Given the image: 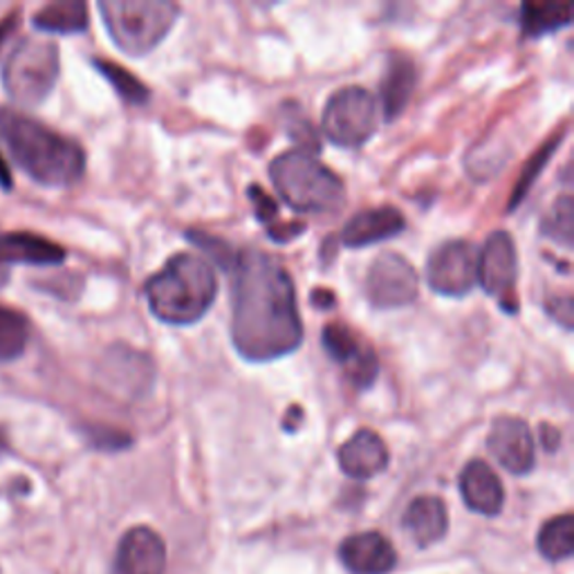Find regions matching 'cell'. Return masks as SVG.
Returning <instances> with one entry per match:
<instances>
[{"label":"cell","instance_id":"d6986e66","mask_svg":"<svg viewBox=\"0 0 574 574\" xmlns=\"http://www.w3.org/2000/svg\"><path fill=\"white\" fill-rule=\"evenodd\" d=\"M66 261V250L50 238L30 231L0 233V265L27 263V265H59Z\"/></svg>","mask_w":574,"mask_h":574},{"label":"cell","instance_id":"4fadbf2b","mask_svg":"<svg viewBox=\"0 0 574 574\" xmlns=\"http://www.w3.org/2000/svg\"><path fill=\"white\" fill-rule=\"evenodd\" d=\"M164 570L167 548L158 532L137 525L122 537L111 574H164Z\"/></svg>","mask_w":574,"mask_h":574},{"label":"cell","instance_id":"277c9868","mask_svg":"<svg viewBox=\"0 0 574 574\" xmlns=\"http://www.w3.org/2000/svg\"><path fill=\"white\" fill-rule=\"evenodd\" d=\"M278 196L299 214H330L344 205L346 188L340 175L321 164L312 151L295 149L269 164Z\"/></svg>","mask_w":574,"mask_h":574},{"label":"cell","instance_id":"cb8c5ba5","mask_svg":"<svg viewBox=\"0 0 574 574\" xmlns=\"http://www.w3.org/2000/svg\"><path fill=\"white\" fill-rule=\"evenodd\" d=\"M27 319L12 308L0 306V361H12L27 348Z\"/></svg>","mask_w":574,"mask_h":574},{"label":"cell","instance_id":"ac0fdd59","mask_svg":"<svg viewBox=\"0 0 574 574\" xmlns=\"http://www.w3.org/2000/svg\"><path fill=\"white\" fill-rule=\"evenodd\" d=\"M402 525L417 548H428L445 539L449 514L438 496H420L406 507Z\"/></svg>","mask_w":574,"mask_h":574},{"label":"cell","instance_id":"9c48e42d","mask_svg":"<svg viewBox=\"0 0 574 574\" xmlns=\"http://www.w3.org/2000/svg\"><path fill=\"white\" fill-rule=\"evenodd\" d=\"M420 278L415 267L400 254L387 252L372 261L366 276V295L375 308H404L417 299Z\"/></svg>","mask_w":574,"mask_h":574},{"label":"cell","instance_id":"1f68e13d","mask_svg":"<svg viewBox=\"0 0 574 574\" xmlns=\"http://www.w3.org/2000/svg\"><path fill=\"white\" fill-rule=\"evenodd\" d=\"M5 449V440H3V436H0V451H3Z\"/></svg>","mask_w":574,"mask_h":574},{"label":"cell","instance_id":"5b68a950","mask_svg":"<svg viewBox=\"0 0 574 574\" xmlns=\"http://www.w3.org/2000/svg\"><path fill=\"white\" fill-rule=\"evenodd\" d=\"M100 12L119 50L141 57L164 41L180 8L169 0H102Z\"/></svg>","mask_w":574,"mask_h":574},{"label":"cell","instance_id":"8fae6325","mask_svg":"<svg viewBox=\"0 0 574 574\" xmlns=\"http://www.w3.org/2000/svg\"><path fill=\"white\" fill-rule=\"evenodd\" d=\"M490 451L492 456L516 475L530 473L537 464V445L532 428L528 422L514 417V415H501L494 420L490 431Z\"/></svg>","mask_w":574,"mask_h":574},{"label":"cell","instance_id":"5bb4252c","mask_svg":"<svg viewBox=\"0 0 574 574\" xmlns=\"http://www.w3.org/2000/svg\"><path fill=\"white\" fill-rule=\"evenodd\" d=\"M340 559L353 574H389L398 563V552L384 535L361 532L340 546Z\"/></svg>","mask_w":574,"mask_h":574},{"label":"cell","instance_id":"9a60e30c","mask_svg":"<svg viewBox=\"0 0 574 574\" xmlns=\"http://www.w3.org/2000/svg\"><path fill=\"white\" fill-rule=\"evenodd\" d=\"M337 462L342 471L355 481H368L389 467V447L375 431L359 428L357 434L346 440L337 451Z\"/></svg>","mask_w":574,"mask_h":574},{"label":"cell","instance_id":"2e32d148","mask_svg":"<svg viewBox=\"0 0 574 574\" xmlns=\"http://www.w3.org/2000/svg\"><path fill=\"white\" fill-rule=\"evenodd\" d=\"M460 494L464 505L483 516H496L505 503V490L496 471L485 460H471L460 471Z\"/></svg>","mask_w":574,"mask_h":574},{"label":"cell","instance_id":"e0dca14e","mask_svg":"<svg viewBox=\"0 0 574 574\" xmlns=\"http://www.w3.org/2000/svg\"><path fill=\"white\" fill-rule=\"evenodd\" d=\"M406 227V220L400 209L395 207H375L355 214L344 231H342V243L346 248H368L389 238L398 236Z\"/></svg>","mask_w":574,"mask_h":574},{"label":"cell","instance_id":"83f0119b","mask_svg":"<svg viewBox=\"0 0 574 574\" xmlns=\"http://www.w3.org/2000/svg\"><path fill=\"white\" fill-rule=\"evenodd\" d=\"M554 151V141H550L548 144V147L543 149V153H541V158L537 156L535 160H532V164H530V169H532V173L528 175V177H520V182H518V186H516V191H514V200H512V207L518 203V200H523V196H525V191H528V186L532 184V177L537 175V173H541V169L546 167V160L550 158V153Z\"/></svg>","mask_w":574,"mask_h":574},{"label":"cell","instance_id":"f1b7e54d","mask_svg":"<svg viewBox=\"0 0 574 574\" xmlns=\"http://www.w3.org/2000/svg\"><path fill=\"white\" fill-rule=\"evenodd\" d=\"M548 312H550L563 328H572V299H570V295L550 299V301H548Z\"/></svg>","mask_w":574,"mask_h":574},{"label":"cell","instance_id":"7402d4cb","mask_svg":"<svg viewBox=\"0 0 574 574\" xmlns=\"http://www.w3.org/2000/svg\"><path fill=\"white\" fill-rule=\"evenodd\" d=\"M572 23L570 3H525L520 8V25L528 36H543Z\"/></svg>","mask_w":574,"mask_h":574},{"label":"cell","instance_id":"ba28073f","mask_svg":"<svg viewBox=\"0 0 574 574\" xmlns=\"http://www.w3.org/2000/svg\"><path fill=\"white\" fill-rule=\"evenodd\" d=\"M516 280H518V256L516 245L507 231H494L478 256V283L483 290L498 301L505 312H516Z\"/></svg>","mask_w":574,"mask_h":574},{"label":"cell","instance_id":"52a82bcc","mask_svg":"<svg viewBox=\"0 0 574 574\" xmlns=\"http://www.w3.org/2000/svg\"><path fill=\"white\" fill-rule=\"evenodd\" d=\"M321 128L337 147H364L377 130V100L359 85L337 90L323 108Z\"/></svg>","mask_w":574,"mask_h":574},{"label":"cell","instance_id":"603a6c76","mask_svg":"<svg viewBox=\"0 0 574 574\" xmlns=\"http://www.w3.org/2000/svg\"><path fill=\"white\" fill-rule=\"evenodd\" d=\"M537 548L552 563L570 559L572 552H574V518H572V514L550 518L539 530Z\"/></svg>","mask_w":574,"mask_h":574},{"label":"cell","instance_id":"d4e9b609","mask_svg":"<svg viewBox=\"0 0 574 574\" xmlns=\"http://www.w3.org/2000/svg\"><path fill=\"white\" fill-rule=\"evenodd\" d=\"M250 200L254 205V211H256V218L267 227L269 236L274 238L276 243H287L292 241V238H297L301 231H303V225H283L278 220V207L276 203L265 194V191L261 186H252L250 188Z\"/></svg>","mask_w":574,"mask_h":574},{"label":"cell","instance_id":"44dd1931","mask_svg":"<svg viewBox=\"0 0 574 574\" xmlns=\"http://www.w3.org/2000/svg\"><path fill=\"white\" fill-rule=\"evenodd\" d=\"M34 27L50 34H77L88 27V8L79 0H64V3H53L41 8L34 19Z\"/></svg>","mask_w":574,"mask_h":574},{"label":"cell","instance_id":"3957f363","mask_svg":"<svg viewBox=\"0 0 574 574\" xmlns=\"http://www.w3.org/2000/svg\"><path fill=\"white\" fill-rule=\"evenodd\" d=\"M153 317L169 325L200 321L218 295L214 267L198 254H175L144 285Z\"/></svg>","mask_w":574,"mask_h":574},{"label":"cell","instance_id":"7c38bea8","mask_svg":"<svg viewBox=\"0 0 574 574\" xmlns=\"http://www.w3.org/2000/svg\"><path fill=\"white\" fill-rule=\"evenodd\" d=\"M321 342L325 353L344 366L346 375L355 381L357 389H368L379 370L377 357L368 344L346 325V323H330L325 325Z\"/></svg>","mask_w":574,"mask_h":574},{"label":"cell","instance_id":"30bf717a","mask_svg":"<svg viewBox=\"0 0 574 574\" xmlns=\"http://www.w3.org/2000/svg\"><path fill=\"white\" fill-rule=\"evenodd\" d=\"M426 280L431 290L443 297H464L478 283V254L467 241H449L440 245L426 263Z\"/></svg>","mask_w":574,"mask_h":574},{"label":"cell","instance_id":"f546056e","mask_svg":"<svg viewBox=\"0 0 574 574\" xmlns=\"http://www.w3.org/2000/svg\"><path fill=\"white\" fill-rule=\"evenodd\" d=\"M16 27H19V12H14V14H10V16L0 21V47H3L5 41L16 32Z\"/></svg>","mask_w":574,"mask_h":574},{"label":"cell","instance_id":"7a4b0ae2","mask_svg":"<svg viewBox=\"0 0 574 574\" xmlns=\"http://www.w3.org/2000/svg\"><path fill=\"white\" fill-rule=\"evenodd\" d=\"M0 137L12 160L38 184L68 186L85 171L79 144L19 111H0Z\"/></svg>","mask_w":574,"mask_h":574},{"label":"cell","instance_id":"4dcf8cb0","mask_svg":"<svg viewBox=\"0 0 574 574\" xmlns=\"http://www.w3.org/2000/svg\"><path fill=\"white\" fill-rule=\"evenodd\" d=\"M0 186L3 188H12V175H10V169L3 160V156H0Z\"/></svg>","mask_w":574,"mask_h":574},{"label":"cell","instance_id":"4316f807","mask_svg":"<svg viewBox=\"0 0 574 574\" xmlns=\"http://www.w3.org/2000/svg\"><path fill=\"white\" fill-rule=\"evenodd\" d=\"M572 218H574L572 198L563 196L550 207L541 229L548 238H552V241H556L565 248H572Z\"/></svg>","mask_w":574,"mask_h":574},{"label":"cell","instance_id":"484cf974","mask_svg":"<svg viewBox=\"0 0 574 574\" xmlns=\"http://www.w3.org/2000/svg\"><path fill=\"white\" fill-rule=\"evenodd\" d=\"M94 66H97V70L113 83V88L119 92V97L128 104L141 106L149 102V88L122 66L113 61H94Z\"/></svg>","mask_w":574,"mask_h":574},{"label":"cell","instance_id":"8992f818","mask_svg":"<svg viewBox=\"0 0 574 574\" xmlns=\"http://www.w3.org/2000/svg\"><path fill=\"white\" fill-rule=\"evenodd\" d=\"M59 47L45 38H23L8 59L3 85L21 106H36L59 79Z\"/></svg>","mask_w":574,"mask_h":574},{"label":"cell","instance_id":"6da1fadb","mask_svg":"<svg viewBox=\"0 0 574 574\" xmlns=\"http://www.w3.org/2000/svg\"><path fill=\"white\" fill-rule=\"evenodd\" d=\"M231 342L250 361L295 353L303 340L295 283L287 269L259 250L238 254L231 269Z\"/></svg>","mask_w":574,"mask_h":574},{"label":"cell","instance_id":"ffe728a7","mask_svg":"<svg viewBox=\"0 0 574 574\" xmlns=\"http://www.w3.org/2000/svg\"><path fill=\"white\" fill-rule=\"evenodd\" d=\"M415 81H417V72L413 61L404 55H391L387 74L381 79V108H384L389 122L395 119L411 102Z\"/></svg>","mask_w":574,"mask_h":574}]
</instances>
